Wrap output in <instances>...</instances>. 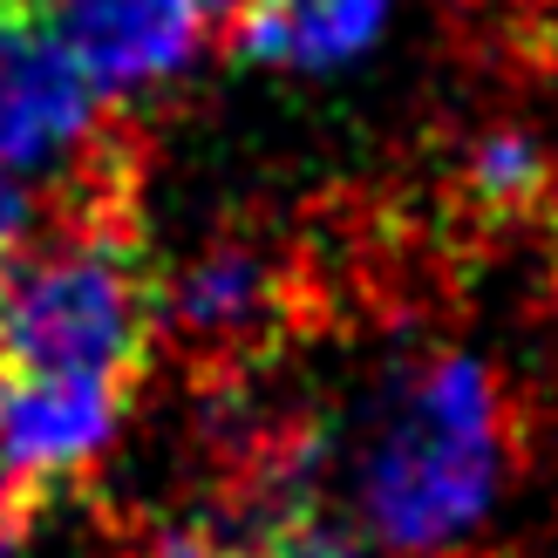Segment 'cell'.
Returning a JSON list of instances; mask_svg holds the SVG:
<instances>
[{
  "mask_svg": "<svg viewBox=\"0 0 558 558\" xmlns=\"http://www.w3.org/2000/svg\"><path fill=\"white\" fill-rule=\"evenodd\" d=\"M102 89L41 0H0V163L41 191L102 136Z\"/></svg>",
  "mask_w": 558,
  "mask_h": 558,
  "instance_id": "cell-4",
  "label": "cell"
},
{
  "mask_svg": "<svg viewBox=\"0 0 558 558\" xmlns=\"http://www.w3.org/2000/svg\"><path fill=\"white\" fill-rule=\"evenodd\" d=\"M8 368H54L136 388L157 354V266L136 232V191L48 205L35 245L0 266Z\"/></svg>",
  "mask_w": 558,
  "mask_h": 558,
  "instance_id": "cell-2",
  "label": "cell"
},
{
  "mask_svg": "<svg viewBox=\"0 0 558 558\" xmlns=\"http://www.w3.org/2000/svg\"><path fill=\"white\" fill-rule=\"evenodd\" d=\"M136 388L96 375H54V368H8L0 375V457L27 484L62 497L82 470H96L102 450L123 429Z\"/></svg>",
  "mask_w": 558,
  "mask_h": 558,
  "instance_id": "cell-5",
  "label": "cell"
},
{
  "mask_svg": "<svg viewBox=\"0 0 558 558\" xmlns=\"http://www.w3.org/2000/svg\"><path fill=\"white\" fill-rule=\"evenodd\" d=\"M545 314H551V333H558V232H551V266H545Z\"/></svg>",
  "mask_w": 558,
  "mask_h": 558,
  "instance_id": "cell-12",
  "label": "cell"
},
{
  "mask_svg": "<svg viewBox=\"0 0 558 558\" xmlns=\"http://www.w3.org/2000/svg\"><path fill=\"white\" fill-rule=\"evenodd\" d=\"M396 0H245L232 14V54L259 69L327 75L368 54Z\"/></svg>",
  "mask_w": 558,
  "mask_h": 558,
  "instance_id": "cell-7",
  "label": "cell"
},
{
  "mask_svg": "<svg viewBox=\"0 0 558 558\" xmlns=\"http://www.w3.org/2000/svg\"><path fill=\"white\" fill-rule=\"evenodd\" d=\"M41 218H48L41 184L27 171H14V163H0V266H14L27 245H35Z\"/></svg>",
  "mask_w": 558,
  "mask_h": 558,
  "instance_id": "cell-9",
  "label": "cell"
},
{
  "mask_svg": "<svg viewBox=\"0 0 558 558\" xmlns=\"http://www.w3.org/2000/svg\"><path fill=\"white\" fill-rule=\"evenodd\" d=\"M259 558H375L354 532H333L327 518H306L293 532H279L272 545H259Z\"/></svg>",
  "mask_w": 558,
  "mask_h": 558,
  "instance_id": "cell-11",
  "label": "cell"
},
{
  "mask_svg": "<svg viewBox=\"0 0 558 558\" xmlns=\"http://www.w3.org/2000/svg\"><path fill=\"white\" fill-rule=\"evenodd\" d=\"M511 381L470 348H409L354 429L361 524L402 558H457L518 477Z\"/></svg>",
  "mask_w": 558,
  "mask_h": 558,
  "instance_id": "cell-1",
  "label": "cell"
},
{
  "mask_svg": "<svg viewBox=\"0 0 558 558\" xmlns=\"http://www.w3.org/2000/svg\"><path fill=\"white\" fill-rule=\"evenodd\" d=\"M48 505H54V490L27 484L21 470H8V457H0V558L21 551V538L35 532V518H41Z\"/></svg>",
  "mask_w": 558,
  "mask_h": 558,
  "instance_id": "cell-10",
  "label": "cell"
},
{
  "mask_svg": "<svg viewBox=\"0 0 558 558\" xmlns=\"http://www.w3.org/2000/svg\"><path fill=\"white\" fill-rule=\"evenodd\" d=\"M327 306V279L314 253L266 232H218L191 266L157 272V341H178L191 354L198 388L259 381L266 361H279Z\"/></svg>",
  "mask_w": 558,
  "mask_h": 558,
  "instance_id": "cell-3",
  "label": "cell"
},
{
  "mask_svg": "<svg viewBox=\"0 0 558 558\" xmlns=\"http://www.w3.org/2000/svg\"><path fill=\"white\" fill-rule=\"evenodd\" d=\"M62 41L102 96H130L191 69L205 41V14L191 0H69Z\"/></svg>",
  "mask_w": 558,
  "mask_h": 558,
  "instance_id": "cell-6",
  "label": "cell"
},
{
  "mask_svg": "<svg viewBox=\"0 0 558 558\" xmlns=\"http://www.w3.org/2000/svg\"><path fill=\"white\" fill-rule=\"evenodd\" d=\"M123 558H253L232 532H218V524L198 511V518H171V524H150L144 538H136Z\"/></svg>",
  "mask_w": 558,
  "mask_h": 558,
  "instance_id": "cell-8",
  "label": "cell"
},
{
  "mask_svg": "<svg viewBox=\"0 0 558 558\" xmlns=\"http://www.w3.org/2000/svg\"><path fill=\"white\" fill-rule=\"evenodd\" d=\"M0 375H8V327H0Z\"/></svg>",
  "mask_w": 558,
  "mask_h": 558,
  "instance_id": "cell-14",
  "label": "cell"
},
{
  "mask_svg": "<svg viewBox=\"0 0 558 558\" xmlns=\"http://www.w3.org/2000/svg\"><path fill=\"white\" fill-rule=\"evenodd\" d=\"M41 8H69V0H41Z\"/></svg>",
  "mask_w": 558,
  "mask_h": 558,
  "instance_id": "cell-15",
  "label": "cell"
},
{
  "mask_svg": "<svg viewBox=\"0 0 558 558\" xmlns=\"http://www.w3.org/2000/svg\"><path fill=\"white\" fill-rule=\"evenodd\" d=\"M191 8H198L205 21H218V14H239V8H245V0H191Z\"/></svg>",
  "mask_w": 558,
  "mask_h": 558,
  "instance_id": "cell-13",
  "label": "cell"
}]
</instances>
